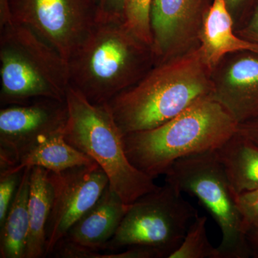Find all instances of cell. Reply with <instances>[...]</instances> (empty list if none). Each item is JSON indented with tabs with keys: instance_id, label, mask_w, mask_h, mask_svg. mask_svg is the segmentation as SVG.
Segmentation results:
<instances>
[{
	"instance_id": "obj_6",
	"label": "cell",
	"mask_w": 258,
	"mask_h": 258,
	"mask_svg": "<svg viewBox=\"0 0 258 258\" xmlns=\"http://www.w3.org/2000/svg\"><path fill=\"white\" fill-rule=\"evenodd\" d=\"M165 182L198 199L220 227L219 258L251 257L235 191L215 151L181 158L166 171Z\"/></svg>"
},
{
	"instance_id": "obj_30",
	"label": "cell",
	"mask_w": 258,
	"mask_h": 258,
	"mask_svg": "<svg viewBox=\"0 0 258 258\" xmlns=\"http://www.w3.org/2000/svg\"><path fill=\"white\" fill-rule=\"evenodd\" d=\"M93 2H94L95 3H96V4L97 5H98V2H99V0H93Z\"/></svg>"
},
{
	"instance_id": "obj_5",
	"label": "cell",
	"mask_w": 258,
	"mask_h": 258,
	"mask_svg": "<svg viewBox=\"0 0 258 258\" xmlns=\"http://www.w3.org/2000/svg\"><path fill=\"white\" fill-rule=\"evenodd\" d=\"M1 106L38 98L64 101L68 62L33 30L12 23L0 29Z\"/></svg>"
},
{
	"instance_id": "obj_12",
	"label": "cell",
	"mask_w": 258,
	"mask_h": 258,
	"mask_svg": "<svg viewBox=\"0 0 258 258\" xmlns=\"http://www.w3.org/2000/svg\"><path fill=\"white\" fill-rule=\"evenodd\" d=\"M212 97L240 123L258 117V52H240L213 82Z\"/></svg>"
},
{
	"instance_id": "obj_1",
	"label": "cell",
	"mask_w": 258,
	"mask_h": 258,
	"mask_svg": "<svg viewBox=\"0 0 258 258\" xmlns=\"http://www.w3.org/2000/svg\"><path fill=\"white\" fill-rule=\"evenodd\" d=\"M210 70L199 47L155 64L106 105L123 135L157 128L212 95Z\"/></svg>"
},
{
	"instance_id": "obj_9",
	"label": "cell",
	"mask_w": 258,
	"mask_h": 258,
	"mask_svg": "<svg viewBox=\"0 0 258 258\" xmlns=\"http://www.w3.org/2000/svg\"><path fill=\"white\" fill-rule=\"evenodd\" d=\"M69 119L66 100L38 98L0 110V172L50 136L64 132Z\"/></svg>"
},
{
	"instance_id": "obj_2",
	"label": "cell",
	"mask_w": 258,
	"mask_h": 258,
	"mask_svg": "<svg viewBox=\"0 0 258 258\" xmlns=\"http://www.w3.org/2000/svg\"><path fill=\"white\" fill-rule=\"evenodd\" d=\"M238 125L210 95L157 128L123 135L125 152L132 165L154 179L181 158L217 150Z\"/></svg>"
},
{
	"instance_id": "obj_29",
	"label": "cell",
	"mask_w": 258,
	"mask_h": 258,
	"mask_svg": "<svg viewBox=\"0 0 258 258\" xmlns=\"http://www.w3.org/2000/svg\"><path fill=\"white\" fill-rule=\"evenodd\" d=\"M12 23L10 0H0V29Z\"/></svg>"
},
{
	"instance_id": "obj_26",
	"label": "cell",
	"mask_w": 258,
	"mask_h": 258,
	"mask_svg": "<svg viewBox=\"0 0 258 258\" xmlns=\"http://www.w3.org/2000/svg\"><path fill=\"white\" fill-rule=\"evenodd\" d=\"M237 132L258 145V117L239 124Z\"/></svg>"
},
{
	"instance_id": "obj_27",
	"label": "cell",
	"mask_w": 258,
	"mask_h": 258,
	"mask_svg": "<svg viewBox=\"0 0 258 258\" xmlns=\"http://www.w3.org/2000/svg\"><path fill=\"white\" fill-rule=\"evenodd\" d=\"M246 239L248 244L251 256L258 258V224L249 227L247 230Z\"/></svg>"
},
{
	"instance_id": "obj_24",
	"label": "cell",
	"mask_w": 258,
	"mask_h": 258,
	"mask_svg": "<svg viewBox=\"0 0 258 258\" xmlns=\"http://www.w3.org/2000/svg\"><path fill=\"white\" fill-rule=\"evenodd\" d=\"M97 258H163L162 254L153 247L134 245L128 247L124 252L111 254H98Z\"/></svg>"
},
{
	"instance_id": "obj_16",
	"label": "cell",
	"mask_w": 258,
	"mask_h": 258,
	"mask_svg": "<svg viewBox=\"0 0 258 258\" xmlns=\"http://www.w3.org/2000/svg\"><path fill=\"white\" fill-rule=\"evenodd\" d=\"M49 171L32 167L30 177L29 232L25 258L45 257L46 226L52 205V187Z\"/></svg>"
},
{
	"instance_id": "obj_23",
	"label": "cell",
	"mask_w": 258,
	"mask_h": 258,
	"mask_svg": "<svg viewBox=\"0 0 258 258\" xmlns=\"http://www.w3.org/2000/svg\"><path fill=\"white\" fill-rule=\"evenodd\" d=\"M125 1L126 0H99L98 20H123Z\"/></svg>"
},
{
	"instance_id": "obj_21",
	"label": "cell",
	"mask_w": 258,
	"mask_h": 258,
	"mask_svg": "<svg viewBox=\"0 0 258 258\" xmlns=\"http://www.w3.org/2000/svg\"><path fill=\"white\" fill-rule=\"evenodd\" d=\"M236 201L246 232L249 227L258 224V188L237 195Z\"/></svg>"
},
{
	"instance_id": "obj_14",
	"label": "cell",
	"mask_w": 258,
	"mask_h": 258,
	"mask_svg": "<svg viewBox=\"0 0 258 258\" xmlns=\"http://www.w3.org/2000/svg\"><path fill=\"white\" fill-rule=\"evenodd\" d=\"M200 48L210 69L215 67L227 54L258 52V44L234 33L233 19L225 0H213L204 17L199 32Z\"/></svg>"
},
{
	"instance_id": "obj_19",
	"label": "cell",
	"mask_w": 258,
	"mask_h": 258,
	"mask_svg": "<svg viewBox=\"0 0 258 258\" xmlns=\"http://www.w3.org/2000/svg\"><path fill=\"white\" fill-rule=\"evenodd\" d=\"M205 216H197L190 224L179 248L169 258H219L217 247L209 241Z\"/></svg>"
},
{
	"instance_id": "obj_13",
	"label": "cell",
	"mask_w": 258,
	"mask_h": 258,
	"mask_svg": "<svg viewBox=\"0 0 258 258\" xmlns=\"http://www.w3.org/2000/svg\"><path fill=\"white\" fill-rule=\"evenodd\" d=\"M129 205L108 184L96 204L74 224L62 240L94 252L105 250Z\"/></svg>"
},
{
	"instance_id": "obj_10",
	"label": "cell",
	"mask_w": 258,
	"mask_h": 258,
	"mask_svg": "<svg viewBox=\"0 0 258 258\" xmlns=\"http://www.w3.org/2000/svg\"><path fill=\"white\" fill-rule=\"evenodd\" d=\"M52 205L46 226L45 257L52 254L70 229L98 201L109 184L101 166H76L66 170L49 171Z\"/></svg>"
},
{
	"instance_id": "obj_15",
	"label": "cell",
	"mask_w": 258,
	"mask_h": 258,
	"mask_svg": "<svg viewBox=\"0 0 258 258\" xmlns=\"http://www.w3.org/2000/svg\"><path fill=\"white\" fill-rule=\"evenodd\" d=\"M215 153L236 195L257 189V144L237 132Z\"/></svg>"
},
{
	"instance_id": "obj_8",
	"label": "cell",
	"mask_w": 258,
	"mask_h": 258,
	"mask_svg": "<svg viewBox=\"0 0 258 258\" xmlns=\"http://www.w3.org/2000/svg\"><path fill=\"white\" fill-rule=\"evenodd\" d=\"M10 9L13 23L31 29L67 62L98 20L93 0H10Z\"/></svg>"
},
{
	"instance_id": "obj_3",
	"label": "cell",
	"mask_w": 258,
	"mask_h": 258,
	"mask_svg": "<svg viewBox=\"0 0 258 258\" xmlns=\"http://www.w3.org/2000/svg\"><path fill=\"white\" fill-rule=\"evenodd\" d=\"M155 64L152 47L134 36L123 20H98L68 60L70 86L95 104H106L140 81Z\"/></svg>"
},
{
	"instance_id": "obj_22",
	"label": "cell",
	"mask_w": 258,
	"mask_h": 258,
	"mask_svg": "<svg viewBox=\"0 0 258 258\" xmlns=\"http://www.w3.org/2000/svg\"><path fill=\"white\" fill-rule=\"evenodd\" d=\"M22 172L0 174V226L3 225L8 215Z\"/></svg>"
},
{
	"instance_id": "obj_18",
	"label": "cell",
	"mask_w": 258,
	"mask_h": 258,
	"mask_svg": "<svg viewBox=\"0 0 258 258\" xmlns=\"http://www.w3.org/2000/svg\"><path fill=\"white\" fill-rule=\"evenodd\" d=\"M31 169L32 167L23 169L8 215L1 226V258H25L29 232L28 201Z\"/></svg>"
},
{
	"instance_id": "obj_7",
	"label": "cell",
	"mask_w": 258,
	"mask_h": 258,
	"mask_svg": "<svg viewBox=\"0 0 258 258\" xmlns=\"http://www.w3.org/2000/svg\"><path fill=\"white\" fill-rule=\"evenodd\" d=\"M198 210L182 194L165 182L129 205L106 249L118 250L134 245L157 249L169 258L184 240Z\"/></svg>"
},
{
	"instance_id": "obj_11",
	"label": "cell",
	"mask_w": 258,
	"mask_h": 258,
	"mask_svg": "<svg viewBox=\"0 0 258 258\" xmlns=\"http://www.w3.org/2000/svg\"><path fill=\"white\" fill-rule=\"evenodd\" d=\"M199 22V0H152V49L155 64L175 57L192 40Z\"/></svg>"
},
{
	"instance_id": "obj_17",
	"label": "cell",
	"mask_w": 258,
	"mask_h": 258,
	"mask_svg": "<svg viewBox=\"0 0 258 258\" xmlns=\"http://www.w3.org/2000/svg\"><path fill=\"white\" fill-rule=\"evenodd\" d=\"M95 161L91 157L70 145L62 132L44 139L23 155L16 165L1 171L0 174L21 172L25 168L34 166L59 172L76 166L91 165Z\"/></svg>"
},
{
	"instance_id": "obj_28",
	"label": "cell",
	"mask_w": 258,
	"mask_h": 258,
	"mask_svg": "<svg viewBox=\"0 0 258 258\" xmlns=\"http://www.w3.org/2000/svg\"><path fill=\"white\" fill-rule=\"evenodd\" d=\"M257 1V0H225L227 8H228L232 15L234 11H235V13L239 10L242 9L244 8L249 9V12H250V15L252 14L251 10L247 5H249L251 9H252V10H253L254 5H255Z\"/></svg>"
},
{
	"instance_id": "obj_25",
	"label": "cell",
	"mask_w": 258,
	"mask_h": 258,
	"mask_svg": "<svg viewBox=\"0 0 258 258\" xmlns=\"http://www.w3.org/2000/svg\"><path fill=\"white\" fill-rule=\"evenodd\" d=\"M242 38L258 44V0L252 14L239 32Z\"/></svg>"
},
{
	"instance_id": "obj_20",
	"label": "cell",
	"mask_w": 258,
	"mask_h": 258,
	"mask_svg": "<svg viewBox=\"0 0 258 258\" xmlns=\"http://www.w3.org/2000/svg\"><path fill=\"white\" fill-rule=\"evenodd\" d=\"M152 0H126L124 25L140 41L152 47L151 10Z\"/></svg>"
},
{
	"instance_id": "obj_4",
	"label": "cell",
	"mask_w": 258,
	"mask_h": 258,
	"mask_svg": "<svg viewBox=\"0 0 258 258\" xmlns=\"http://www.w3.org/2000/svg\"><path fill=\"white\" fill-rule=\"evenodd\" d=\"M66 101L69 119L66 142L97 163L108 176L109 186L125 205H131L158 187L154 179L129 161L123 134L106 104L91 103L69 86Z\"/></svg>"
}]
</instances>
